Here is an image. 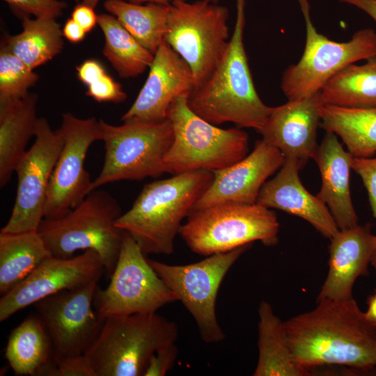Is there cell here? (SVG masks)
<instances>
[{
    "label": "cell",
    "mask_w": 376,
    "mask_h": 376,
    "mask_svg": "<svg viewBox=\"0 0 376 376\" xmlns=\"http://www.w3.org/2000/svg\"><path fill=\"white\" fill-rule=\"evenodd\" d=\"M310 311L283 322L297 361L312 370L339 366L356 375L376 373V329L357 301L320 299Z\"/></svg>",
    "instance_id": "cell-1"
},
{
    "label": "cell",
    "mask_w": 376,
    "mask_h": 376,
    "mask_svg": "<svg viewBox=\"0 0 376 376\" xmlns=\"http://www.w3.org/2000/svg\"><path fill=\"white\" fill-rule=\"evenodd\" d=\"M236 19L228 49L215 69L187 97L189 108L207 122L239 128L263 127L272 107L255 88L244 44L245 0H236Z\"/></svg>",
    "instance_id": "cell-2"
},
{
    "label": "cell",
    "mask_w": 376,
    "mask_h": 376,
    "mask_svg": "<svg viewBox=\"0 0 376 376\" xmlns=\"http://www.w3.org/2000/svg\"><path fill=\"white\" fill-rule=\"evenodd\" d=\"M212 171L198 170L146 184L115 225L128 233L147 255L171 254L182 221L208 189Z\"/></svg>",
    "instance_id": "cell-3"
},
{
    "label": "cell",
    "mask_w": 376,
    "mask_h": 376,
    "mask_svg": "<svg viewBox=\"0 0 376 376\" xmlns=\"http://www.w3.org/2000/svg\"><path fill=\"white\" fill-rule=\"evenodd\" d=\"M178 336L157 312L110 317L84 355L95 376H143L151 356Z\"/></svg>",
    "instance_id": "cell-4"
},
{
    "label": "cell",
    "mask_w": 376,
    "mask_h": 376,
    "mask_svg": "<svg viewBox=\"0 0 376 376\" xmlns=\"http://www.w3.org/2000/svg\"><path fill=\"white\" fill-rule=\"evenodd\" d=\"M188 95L178 97L167 113L174 136L163 160L164 173L214 171L245 157L248 134L239 127L222 129L202 118L189 108Z\"/></svg>",
    "instance_id": "cell-5"
},
{
    "label": "cell",
    "mask_w": 376,
    "mask_h": 376,
    "mask_svg": "<svg viewBox=\"0 0 376 376\" xmlns=\"http://www.w3.org/2000/svg\"><path fill=\"white\" fill-rule=\"evenodd\" d=\"M121 214L120 207L109 193L95 189L64 216L43 219L38 232L52 256L65 258L77 251L91 249L100 256L111 274L125 233L115 225Z\"/></svg>",
    "instance_id": "cell-6"
},
{
    "label": "cell",
    "mask_w": 376,
    "mask_h": 376,
    "mask_svg": "<svg viewBox=\"0 0 376 376\" xmlns=\"http://www.w3.org/2000/svg\"><path fill=\"white\" fill-rule=\"evenodd\" d=\"M279 223L274 211L258 203H223L192 211L179 234L194 253L209 256L260 241L278 242Z\"/></svg>",
    "instance_id": "cell-7"
},
{
    "label": "cell",
    "mask_w": 376,
    "mask_h": 376,
    "mask_svg": "<svg viewBox=\"0 0 376 376\" xmlns=\"http://www.w3.org/2000/svg\"><path fill=\"white\" fill-rule=\"evenodd\" d=\"M100 123L105 156L91 191L112 182L141 180L164 173L163 160L174 136L168 118L160 122L128 120L121 125L103 120Z\"/></svg>",
    "instance_id": "cell-8"
},
{
    "label": "cell",
    "mask_w": 376,
    "mask_h": 376,
    "mask_svg": "<svg viewBox=\"0 0 376 376\" xmlns=\"http://www.w3.org/2000/svg\"><path fill=\"white\" fill-rule=\"evenodd\" d=\"M306 26V42L299 61L283 72L281 88L288 100L319 93L338 72L350 64L376 56V32L361 29L346 42L320 33L311 17L309 0H297Z\"/></svg>",
    "instance_id": "cell-9"
},
{
    "label": "cell",
    "mask_w": 376,
    "mask_h": 376,
    "mask_svg": "<svg viewBox=\"0 0 376 376\" xmlns=\"http://www.w3.org/2000/svg\"><path fill=\"white\" fill-rule=\"evenodd\" d=\"M228 8L215 3L204 0L170 3L164 40L188 65L195 86L210 76L228 49Z\"/></svg>",
    "instance_id": "cell-10"
},
{
    "label": "cell",
    "mask_w": 376,
    "mask_h": 376,
    "mask_svg": "<svg viewBox=\"0 0 376 376\" xmlns=\"http://www.w3.org/2000/svg\"><path fill=\"white\" fill-rule=\"evenodd\" d=\"M146 256L135 240L125 232L110 283L104 289L97 286L95 292L93 304L101 319L155 313L178 301Z\"/></svg>",
    "instance_id": "cell-11"
},
{
    "label": "cell",
    "mask_w": 376,
    "mask_h": 376,
    "mask_svg": "<svg viewBox=\"0 0 376 376\" xmlns=\"http://www.w3.org/2000/svg\"><path fill=\"white\" fill-rule=\"evenodd\" d=\"M251 244L213 254L197 263L169 265L148 259L150 265L194 318L201 339L218 343L225 334L217 321L216 301L228 270Z\"/></svg>",
    "instance_id": "cell-12"
},
{
    "label": "cell",
    "mask_w": 376,
    "mask_h": 376,
    "mask_svg": "<svg viewBox=\"0 0 376 376\" xmlns=\"http://www.w3.org/2000/svg\"><path fill=\"white\" fill-rule=\"evenodd\" d=\"M34 136L33 145L16 166V198L1 232L38 231L44 219L48 186L63 138L61 129L53 130L45 118H38Z\"/></svg>",
    "instance_id": "cell-13"
},
{
    "label": "cell",
    "mask_w": 376,
    "mask_h": 376,
    "mask_svg": "<svg viewBox=\"0 0 376 376\" xmlns=\"http://www.w3.org/2000/svg\"><path fill=\"white\" fill-rule=\"evenodd\" d=\"M60 129L63 144L48 186L44 217L47 219L64 216L91 192L93 181L84 162L90 146L101 140L100 120L95 118L65 113Z\"/></svg>",
    "instance_id": "cell-14"
},
{
    "label": "cell",
    "mask_w": 376,
    "mask_h": 376,
    "mask_svg": "<svg viewBox=\"0 0 376 376\" xmlns=\"http://www.w3.org/2000/svg\"><path fill=\"white\" fill-rule=\"evenodd\" d=\"M99 280L34 304L51 339L54 358L84 354L98 336L104 322L93 309Z\"/></svg>",
    "instance_id": "cell-15"
},
{
    "label": "cell",
    "mask_w": 376,
    "mask_h": 376,
    "mask_svg": "<svg viewBox=\"0 0 376 376\" xmlns=\"http://www.w3.org/2000/svg\"><path fill=\"white\" fill-rule=\"evenodd\" d=\"M104 269L100 256L91 249L65 258L52 256L1 295L0 321L50 295L100 279Z\"/></svg>",
    "instance_id": "cell-16"
},
{
    "label": "cell",
    "mask_w": 376,
    "mask_h": 376,
    "mask_svg": "<svg viewBox=\"0 0 376 376\" xmlns=\"http://www.w3.org/2000/svg\"><path fill=\"white\" fill-rule=\"evenodd\" d=\"M284 162L285 157L279 149L263 139L257 141L252 152L242 159L212 171L211 185L192 211L223 203H256L267 179Z\"/></svg>",
    "instance_id": "cell-17"
},
{
    "label": "cell",
    "mask_w": 376,
    "mask_h": 376,
    "mask_svg": "<svg viewBox=\"0 0 376 376\" xmlns=\"http://www.w3.org/2000/svg\"><path fill=\"white\" fill-rule=\"evenodd\" d=\"M149 74L135 101L123 115V122H160L167 118L172 102L195 86L191 69L164 40L154 54Z\"/></svg>",
    "instance_id": "cell-18"
},
{
    "label": "cell",
    "mask_w": 376,
    "mask_h": 376,
    "mask_svg": "<svg viewBox=\"0 0 376 376\" xmlns=\"http://www.w3.org/2000/svg\"><path fill=\"white\" fill-rule=\"evenodd\" d=\"M322 104L319 92L272 107L258 132L285 159L296 160L302 168L310 159H314L319 146L317 132Z\"/></svg>",
    "instance_id": "cell-19"
},
{
    "label": "cell",
    "mask_w": 376,
    "mask_h": 376,
    "mask_svg": "<svg viewBox=\"0 0 376 376\" xmlns=\"http://www.w3.org/2000/svg\"><path fill=\"white\" fill-rule=\"evenodd\" d=\"M301 169L296 160L285 158L276 175L261 188L256 203L301 218L331 239L340 229L327 206L303 185L299 175Z\"/></svg>",
    "instance_id": "cell-20"
},
{
    "label": "cell",
    "mask_w": 376,
    "mask_h": 376,
    "mask_svg": "<svg viewBox=\"0 0 376 376\" xmlns=\"http://www.w3.org/2000/svg\"><path fill=\"white\" fill-rule=\"evenodd\" d=\"M374 235L370 224L340 230L331 240L329 270L318 294L320 299L348 300L356 280L368 272Z\"/></svg>",
    "instance_id": "cell-21"
},
{
    "label": "cell",
    "mask_w": 376,
    "mask_h": 376,
    "mask_svg": "<svg viewBox=\"0 0 376 376\" xmlns=\"http://www.w3.org/2000/svg\"><path fill=\"white\" fill-rule=\"evenodd\" d=\"M353 157L335 134L327 132L313 159L321 175V187L317 196L327 206L340 230L358 225L350 188Z\"/></svg>",
    "instance_id": "cell-22"
},
{
    "label": "cell",
    "mask_w": 376,
    "mask_h": 376,
    "mask_svg": "<svg viewBox=\"0 0 376 376\" xmlns=\"http://www.w3.org/2000/svg\"><path fill=\"white\" fill-rule=\"evenodd\" d=\"M38 95L28 93L24 97L0 102V187L10 180L16 166L34 136Z\"/></svg>",
    "instance_id": "cell-23"
},
{
    "label": "cell",
    "mask_w": 376,
    "mask_h": 376,
    "mask_svg": "<svg viewBox=\"0 0 376 376\" xmlns=\"http://www.w3.org/2000/svg\"><path fill=\"white\" fill-rule=\"evenodd\" d=\"M258 359L254 376H310L314 372L300 365L288 344L283 322L272 306L263 301L258 308Z\"/></svg>",
    "instance_id": "cell-24"
},
{
    "label": "cell",
    "mask_w": 376,
    "mask_h": 376,
    "mask_svg": "<svg viewBox=\"0 0 376 376\" xmlns=\"http://www.w3.org/2000/svg\"><path fill=\"white\" fill-rule=\"evenodd\" d=\"M5 357L17 375L42 376L53 363L52 343L38 315L27 317L12 331Z\"/></svg>",
    "instance_id": "cell-25"
},
{
    "label": "cell",
    "mask_w": 376,
    "mask_h": 376,
    "mask_svg": "<svg viewBox=\"0 0 376 376\" xmlns=\"http://www.w3.org/2000/svg\"><path fill=\"white\" fill-rule=\"evenodd\" d=\"M320 118V127L339 136L354 157H370L376 152V107L323 104Z\"/></svg>",
    "instance_id": "cell-26"
},
{
    "label": "cell",
    "mask_w": 376,
    "mask_h": 376,
    "mask_svg": "<svg viewBox=\"0 0 376 376\" xmlns=\"http://www.w3.org/2000/svg\"><path fill=\"white\" fill-rule=\"evenodd\" d=\"M52 254L38 231L0 232V293L4 295Z\"/></svg>",
    "instance_id": "cell-27"
},
{
    "label": "cell",
    "mask_w": 376,
    "mask_h": 376,
    "mask_svg": "<svg viewBox=\"0 0 376 376\" xmlns=\"http://www.w3.org/2000/svg\"><path fill=\"white\" fill-rule=\"evenodd\" d=\"M324 104L349 108L376 107V56L352 63L335 75L320 91Z\"/></svg>",
    "instance_id": "cell-28"
},
{
    "label": "cell",
    "mask_w": 376,
    "mask_h": 376,
    "mask_svg": "<svg viewBox=\"0 0 376 376\" xmlns=\"http://www.w3.org/2000/svg\"><path fill=\"white\" fill-rule=\"evenodd\" d=\"M22 19V31L5 37L1 45L33 70L61 53L64 45L63 31L55 19L26 16Z\"/></svg>",
    "instance_id": "cell-29"
},
{
    "label": "cell",
    "mask_w": 376,
    "mask_h": 376,
    "mask_svg": "<svg viewBox=\"0 0 376 376\" xmlns=\"http://www.w3.org/2000/svg\"><path fill=\"white\" fill-rule=\"evenodd\" d=\"M104 7L146 49L156 53L166 31L170 3L106 0Z\"/></svg>",
    "instance_id": "cell-30"
},
{
    "label": "cell",
    "mask_w": 376,
    "mask_h": 376,
    "mask_svg": "<svg viewBox=\"0 0 376 376\" xmlns=\"http://www.w3.org/2000/svg\"><path fill=\"white\" fill-rule=\"evenodd\" d=\"M104 36L103 54L122 78L136 77L152 62L154 55L146 49L111 14L97 15Z\"/></svg>",
    "instance_id": "cell-31"
},
{
    "label": "cell",
    "mask_w": 376,
    "mask_h": 376,
    "mask_svg": "<svg viewBox=\"0 0 376 376\" xmlns=\"http://www.w3.org/2000/svg\"><path fill=\"white\" fill-rule=\"evenodd\" d=\"M39 76L3 45L0 50V102L24 97Z\"/></svg>",
    "instance_id": "cell-32"
},
{
    "label": "cell",
    "mask_w": 376,
    "mask_h": 376,
    "mask_svg": "<svg viewBox=\"0 0 376 376\" xmlns=\"http://www.w3.org/2000/svg\"><path fill=\"white\" fill-rule=\"evenodd\" d=\"M13 13L21 18L34 16L36 19H56L66 8L65 1L58 0H3Z\"/></svg>",
    "instance_id": "cell-33"
},
{
    "label": "cell",
    "mask_w": 376,
    "mask_h": 376,
    "mask_svg": "<svg viewBox=\"0 0 376 376\" xmlns=\"http://www.w3.org/2000/svg\"><path fill=\"white\" fill-rule=\"evenodd\" d=\"M42 376H95L84 354L54 358Z\"/></svg>",
    "instance_id": "cell-34"
},
{
    "label": "cell",
    "mask_w": 376,
    "mask_h": 376,
    "mask_svg": "<svg viewBox=\"0 0 376 376\" xmlns=\"http://www.w3.org/2000/svg\"><path fill=\"white\" fill-rule=\"evenodd\" d=\"M86 95L100 102L120 103L127 99L121 84L107 73L88 86Z\"/></svg>",
    "instance_id": "cell-35"
},
{
    "label": "cell",
    "mask_w": 376,
    "mask_h": 376,
    "mask_svg": "<svg viewBox=\"0 0 376 376\" xmlns=\"http://www.w3.org/2000/svg\"><path fill=\"white\" fill-rule=\"evenodd\" d=\"M352 169L361 178L367 190L371 210L376 221V157H353Z\"/></svg>",
    "instance_id": "cell-36"
},
{
    "label": "cell",
    "mask_w": 376,
    "mask_h": 376,
    "mask_svg": "<svg viewBox=\"0 0 376 376\" xmlns=\"http://www.w3.org/2000/svg\"><path fill=\"white\" fill-rule=\"evenodd\" d=\"M178 352L175 343L159 350L151 356L143 376L165 375L174 366Z\"/></svg>",
    "instance_id": "cell-37"
},
{
    "label": "cell",
    "mask_w": 376,
    "mask_h": 376,
    "mask_svg": "<svg viewBox=\"0 0 376 376\" xmlns=\"http://www.w3.org/2000/svg\"><path fill=\"white\" fill-rule=\"evenodd\" d=\"M77 77L87 86L106 74L102 65L93 59H88L77 67Z\"/></svg>",
    "instance_id": "cell-38"
},
{
    "label": "cell",
    "mask_w": 376,
    "mask_h": 376,
    "mask_svg": "<svg viewBox=\"0 0 376 376\" xmlns=\"http://www.w3.org/2000/svg\"><path fill=\"white\" fill-rule=\"evenodd\" d=\"M94 8L81 3L77 5L72 13V18L88 33L97 24V15Z\"/></svg>",
    "instance_id": "cell-39"
},
{
    "label": "cell",
    "mask_w": 376,
    "mask_h": 376,
    "mask_svg": "<svg viewBox=\"0 0 376 376\" xmlns=\"http://www.w3.org/2000/svg\"><path fill=\"white\" fill-rule=\"evenodd\" d=\"M63 36L71 42H79L84 40L86 32L72 17L68 19L62 30Z\"/></svg>",
    "instance_id": "cell-40"
},
{
    "label": "cell",
    "mask_w": 376,
    "mask_h": 376,
    "mask_svg": "<svg viewBox=\"0 0 376 376\" xmlns=\"http://www.w3.org/2000/svg\"><path fill=\"white\" fill-rule=\"evenodd\" d=\"M357 7L368 14L376 22V0H338Z\"/></svg>",
    "instance_id": "cell-41"
},
{
    "label": "cell",
    "mask_w": 376,
    "mask_h": 376,
    "mask_svg": "<svg viewBox=\"0 0 376 376\" xmlns=\"http://www.w3.org/2000/svg\"><path fill=\"white\" fill-rule=\"evenodd\" d=\"M367 310L363 315L367 322L376 329V290L367 299Z\"/></svg>",
    "instance_id": "cell-42"
},
{
    "label": "cell",
    "mask_w": 376,
    "mask_h": 376,
    "mask_svg": "<svg viewBox=\"0 0 376 376\" xmlns=\"http://www.w3.org/2000/svg\"><path fill=\"white\" fill-rule=\"evenodd\" d=\"M132 3H170L173 0H124ZM212 3H217L219 0H204Z\"/></svg>",
    "instance_id": "cell-43"
},
{
    "label": "cell",
    "mask_w": 376,
    "mask_h": 376,
    "mask_svg": "<svg viewBox=\"0 0 376 376\" xmlns=\"http://www.w3.org/2000/svg\"><path fill=\"white\" fill-rule=\"evenodd\" d=\"M370 265L374 267L375 270L376 271V234L374 235L373 238V246L370 260Z\"/></svg>",
    "instance_id": "cell-44"
},
{
    "label": "cell",
    "mask_w": 376,
    "mask_h": 376,
    "mask_svg": "<svg viewBox=\"0 0 376 376\" xmlns=\"http://www.w3.org/2000/svg\"><path fill=\"white\" fill-rule=\"evenodd\" d=\"M100 0H81V3L95 8Z\"/></svg>",
    "instance_id": "cell-45"
},
{
    "label": "cell",
    "mask_w": 376,
    "mask_h": 376,
    "mask_svg": "<svg viewBox=\"0 0 376 376\" xmlns=\"http://www.w3.org/2000/svg\"><path fill=\"white\" fill-rule=\"evenodd\" d=\"M74 1H75L76 2H79L80 1V0H74Z\"/></svg>",
    "instance_id": "cell-46"
}]
</instances>
